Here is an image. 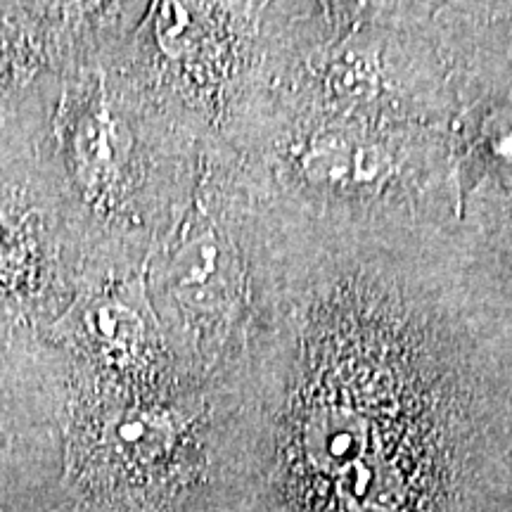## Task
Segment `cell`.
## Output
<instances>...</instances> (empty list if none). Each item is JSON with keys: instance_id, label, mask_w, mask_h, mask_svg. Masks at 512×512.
<instances>
[{"instance_id": "obj_1", "label": "cell", "mask_w": 512, "mask_h": 512, "mask_svg": "<svg viewBox=\"0 0 512 512\" xmlns=\"http://www.w3.org/2000/svg\"><path fill=\"white\" fill-rule=\"evenodd\" d=\"M216 401L228 512H512V252L259 197Z\"/></svg>"}, {"instance_id": "obj_2", "label": "cell", "mask_w": 512, "mask_h": 512, "mask_svg": "<svg viewBox=\"0 0 512 512\" xmlns=\"http://www.w3.org/2000/svg\"><path fill=\"white\" fill-rule=\"evenodd\" d=\"M192 202L166 233L152 287L174 309L195 377L216 387L256 311V195L238 157L209 143Z\"/></svg>"}, {"instance_id": "obj_3", "label": "cell", "mask_w": 512, "mask_h": 512, "mask_svg": "<svg viewBox=\"0 0 512 512\" xmlns=\"http://www.w3.org/2000/svg\"><path fill=\"white\" fill-rule=\"evenodd\" d=\"M453 91L458 221L512 252V43L496 3H434Z\"/></svg>"}, {"instance_id": "obj_4", "label": "cell", "mask_w": 512, "mask_h": 512, "mask_svg": "<svg viewBox=\"0 0 512 512\" xmlns=\"http://www.w3.org/2000/svg\"><path fill=\"white\" fill-rule=\"evenodd\" d=\"M50 330L95 366L131 380L159 375L166 358L164 328L145 273L86 287Z\"/></svg>"}, {"instance_id": "obj_5", "label": "cell", "mask_w": 512, "mask_h": 512, "mask_svg": "<svg viewBox=\"0 0 512 512\" xmlns=\"http://www.w3.org/2000/svg\"><path fill=\"white\" fill-rule=\"evenodd\" d=\"M126 102L93 72L62 100L60 138L69 171L88 202L117 209L138 192L140 138Z\"/></svg>"}, {"instance_id": "obj_6", "label": "cell", "mask_w": 512, "mask_h": 512, "mask_svg": "<svg viewBox=\"0 0 512 512\" xmlns=\"http://www.w3.org/2000/svg\"><path fill=\"white\" fill-rule=\"evenodd\" d=\"M24 247H22V235L15 223L8 216H0V278H8V275L19 271L22 264Z\"/></svg>"}, {"instance_id": "obj_7", "label": "cell", "mask_w": 512, "mask_h": 512, "mask_svg": "<svg viewBox=\"0 0 512 512\" xmlns=\"http://www.w3.org/2000/svg\"><path fill=\"white\" fill-rule=\"evenodd\" d=\"M501 17H503L505 31H508V36L512 41V3H501Z\"/></svg>"}]
</instances>
